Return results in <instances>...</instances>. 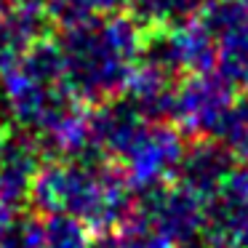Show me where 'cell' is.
I'll return each instance as SVG.
<instances>
[{
    "label": "cell",
    "instance_id": "9c48e42d",
    "mask_svg": "<svg viewBox=\"0 0 248 248\" xmlns=\"http://www.w3.org/2000/svg\"><path fill=\"white\" fill-rule=\"evenodd\" d=\"M96 240H91L88 248H176L168 237H163L157 230L139 221H125L123 227H115L107 232H96Z\"/></svg>",
    "mask_w": 248,
    "mask_h": 248
},
{
    "label": "cell",
    "instance_id": "4fadbf2b",
    "mask_svg": "<svg viewBox=\"0 0 248 248\" xmlns=\"http://www.w3.org/2000/svg\"><path fill=\"white\" fill-rule=\"evenodd\" d=\"M3 131H6V128H3V120H0V136H3Z\"/></svg>",
    "mask_w": 248,
    "mask_h": 248
},
{
    "label": "cell",
    "instance_id": "ba28073f",
    "mask_svg": "<svg viewBox=\"0 0 248 248\" xmlns=\"http://www.w3.org/2000/svg\"><path fill=\"white\" fill-rule=\"evenodd\" d=\"M203 0H131V16L141 30H163L182 24L200 11Z\"/></svg>",
    "mask_w": 248,
    "mask_h": 248
},
{
    "label": "cell",
    "instance_id": "8fae6325",
    "mask_svg": "<svg viewBox=\"0 0 248 248\" xmlns=\"http://www.w3.org/2000/svg\"><path fill=\"white\" fill-rule=\"evenodd\" d=\"M88 3H91V8L99 16H104V14H120L123 8L131 6V0H88Z\"/></svg>",
    "mask_w": 248,
    "mask_h": 248
},
{
    "label": "cell",
    "instance_id": "277c9868",
    "mask_svg": "<svg viewBox=\"0 0 248 248\" xmlns=\"http://www.w3.org/2000/svg\"><path fill=\"white\" fill-rule=\"evenodd\" d=\"M232 104H235V86L216 70L187 75L176 86L171 123L187 139H214Z\"/></svg>",
    "mask_w": 248,
    "mask_h": 248
},
{
    "label": "cell",
    "instance_id": "8992f818",
    "mask_svg": "<svg viewBox=\"0 0 248 248\" xmlns=\"http://www.w3.org/2000/svg\"><path fill=\"white\" fill-rule=\"evenodd\" d=\"M48 152L38 136L27 131H3L0 136V200L14 211L24 208L30 200V187L38 176Z\"/></svg>",
    "mask_w": 248,
    "mask_h": 248
},
{
    "label": "cell",
    "instance_id": "52a82bcc",
    "mask_svg": "<svg viewBox=\"0 0 248 248\" xmlns=\"http://www.w3.org/2000/svg\"><path fill=\"white\" fill-rule=\"evenodd\" d=\"M235 155L216 139H192L184 147L171 182L208 200L221 187V182L235 171Z\"/></svg>",
    "mask_w": 248,
    "mask_h": 248
},
{
    "label": "cell",
    "instance_id": "5b68a950",
    "mask_svg": "<svg viewBox=\"0 0 248 248\" xmlns=\"http://www.w3.org/2000/svg\"><path fill=\"white\" fill-rule=\"evenodd\" d=\"M198 19L216 46V72L232 86H248V0H208Z\"/></svg>",
    "mask_w": 248,
    "mask_h": 248
},
{
    "label": "cell",
    "instance_id": "30bf717a",
    "mask_svg": "<svg viewBox=\"0 0 248 248\" xmlns=\"http://www.w3.org/2000/svg\"><path fill=\"white\" fill-rule=\"evenodd\" d=\"M46 11H48L51 24H56L59 30L75 27V24H83L88 19L99 16L88 0H48L46 3Z\"/></svg>",
    "mask_w": 248,
    "mask_h": 248
},
{
    "label": "cell",
    "instance_id": "3957f363",
    "mask_svg": "<svg viewBox=\"0 0 248 248\" xmlns=\"http://www.w3.org/2000/svg\"><path fill=\"white\" fill-rule=\"evenodd\" d=\"M0 102L14 123L38 136L43 147L80 112L54 40H35L6 67L0 75Z\"/></svg>",
    "mask_w": 248,
    "mask_h": 248
},
{
    "label": "cell",
    "instance_id": "7c38bea8",
    "mask_svg": "<svg viewBox=\"0 0 248 248\" xmlns=\"http://www.w3.org/2000/svg\"><path fill=\"white\" fill-rule=\"evenodd\" d=\"M14 214H16V211H14L11 205H6L3 200H0V232H3V230L8 227V221L14 219Z\"/></svg>",
    "mask_w": 248,
    "mask_h": 248
},
{
    "label": "cell",
    "instance_id": "5bb4252c",
    "mask_svg": "<svg viewBox=\"0 0 248 248\" xmlns=\"http://www.w3.org/2000/svg\"><path fill=\"white\" fill-rule=\"evenodd\" d=\"M246 102H248V86H246Z\"/></svg>",
    "mask_w": 248,
    "mask_h": 248
},
{
    "label": "cell",
    "instance_id": "7a4b0ae2",
    "mask_svg": "<svg viewBox=\"0 0 248 248\" xmlns=\"http://www.w3.org/2000/svg\"><path fill=\"white\" fill-rule=\"evenodd\" d=\"M64 59V75L78 102L102 104L123 96L141 59L144 30L134 16L104 14L62 30L56 40Z\"/></svg>",
    "mask_w": 248,
    "mask_h": 248
},
{
    "label": "cell",
    "instance_id": "6da1fadb",
    "mask_svg": "<svg viewBox=\"0 0 248 248\" xmlns=\"http://www.w3.org/2000/svg\"><path fill=\"white\" fill-rule=\"evenodd\" d=\"M27 205L46 216H70L93 232L123 227L134 216L136 189L115 160L99 152L46 157Z\"/></svg>",
    "mask_w": 248,
    "mask_h": 248
}]
</instances>
